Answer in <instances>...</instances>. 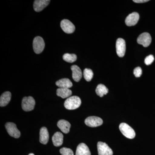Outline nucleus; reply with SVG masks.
I'll list each match as a JSON object with an SVG mask.
<instances>
[{"instance_id":"18","label":"nucleus","mask_w":155,"mask_h":155,"mask_svg":"<svg viewBox=\"0 0 155 155\" xmlns=\"http://www.w3.org/2000/svg\"><path fill=\"white\" fill-rule=\"evenodd\" d=\"M64 140V135L60 132H56L52 137L53 144L55 147L62 145Z\"/></svg>"},{"instance_id":"11","label":"nucleus","mask_w":155,"mask_h":155,"mask_svg":"<svg viewBox=\"0 0 155 155\" xmlns=\"http://www.w3.org/2000/svg\"><path fill=\"white\" fill-rule=\"evenodd\" d=\"M139 18V14L137 12H133L126 17L125 24L128 26H134L137 24Z\"/></svg>"},{"instance_id":"24","label":"nucleus","mask_w":155,"mask_h":155,"mask_svg":"<svg viewBox=\"0 0 155 155\" xmlns=\"http://www.w3.org/2000/svg\"><path fill=\"white\" fill-rule=\"evenodd\" d=\"M60 152L62 155H74L72 150L68 148H62L60 150Z\"/></svg>"},{"instance_id":"4","label":"nucleus","mask_w":155,"mask_h":155,"mask_svg":"<svg viewBox=\"0 0 155 155\" xmlns=\"http://www.w3.org/2000/svg\"><path fill=\"white\" fill-rule=\"evenodd\" d=\"M45 43L43 39L40 36H37L33 41L34 51L36 54L41 53L44 49Z\"/></svg>"},{"instance_id":"15","label":"nucleus","mask_w":155,"mask_h":155,"mask_svg":"<svg viewBox=\"0 0 155 155\" xmlns=\"http://www.w3.org/2000/svg\"><path fill=\"white\" fill-rule=\"evenodd\" d=\"M49 138L48 131L46 127H42L40 131L39 141L42 144H46Z\"/></svg>"},{"instance_id":"10","label":"nucleus","mask_w":155,"mask_h":155,"mask_svg":"<svg viewBox=\"0 0 155 155\" xmlns=\"http://www.w3.org/2000/svg\"><path fill=\"white\" fill-rule=\"evenodd\" d=\"M61 28L65 33L71 34L75 31V26L72 22L67 19H63L61 23Z\"/></svg>"},{"instance_id":"19","label":"nucleus","mask_w":155,"mask_h":155,"mask_svg":"<svg viewBox=\"0 0 155 155\" xmlns=\"http://www.w3.org/2000/svg\"><path fill=\"white\" fill-rule=\"evenodd\" d=\"M57 86L60 88H69L72 86V83L71 81L67 78H63L58 81L56 82Z\"/></svg>"},{"instance_id":"21","label":"nucleus","mask_w":155,"mask_h":155,"mask_svg":"<svg viewBox=\"0 0 155 155\" xmlns=\"http://www.w3.org/2000/svg\"><path fill=\"white\" fill-rule=\"evenodd\" d=\"M108 92V89L103 84H98L96 89V93L100 97H103L104 95L107 94Z\"/></svg>"},{"instance_id":"3","label":"nucleus","mask_w":155,"mask_h":155,"mask_svg":"<svg viewBox=\"0 0 155 155\" xmlns=\"http://www.w3.org/2000/svg\"><path fill=\"white\" fill-rule=\"evenodd\" d=\"M35 102L32 97H24L22 100V110L26 112L32 110L34 109Z\"/></svg>"},{"instance_id":"25","label":"nucleus","mask_w":155,"mask_h":155,"mask_svg":"<svg viewBox=\"0 0 155 155\" xmlns=\"http://www.w3.org/2000/svg\"><path fill=\"white\" fill-rule=\"evenodd\" d=\"M154 60V58L153 55H150L145 59L144 63L147 65H150L152 64Z\"/></svg>"},{"instance_id":"12","label":"nucleus","mask_w":155,"mask_h":155,"mask_svg":"<svg viewBox=\"0 0 155 155\" xmlns=\"http://www.w3.org/2000/svg\"><path fill=\"white\" fill-rule=\"evenodd\" d=\"M51 1L50 0H35L34 3V9L36 12H40L47 7Z\"/></svg>"},{"instance_id":"8","label":"nucleus","mask_w":155,"mask_h":155,"mask_svg":"<svg viewBox=\"0 0 155 155\" xmlns=\"http://www.w3.org/2000/svg\"><path fill=\"white\" fill-rule=\"evenodd\" d=\"M152 38L148 32L142 33L137 39V42L140 45H142L144 47H147L151 43Z\"/></svg>"},{"instance_id":"14","label":"nucleus","mask_w":155,"mask_h":155,"mask_svg":"<svg viewBox=\"0 0 155 155\" xmlns=\"http://www.w3.org/2000/svg\"><path fill=\"white\" fill-rule=\"evenodd\" d=\"M75 155H91L88 147L85 143H81L78 146Z\"/></svg>"},{"instance_id":"13","label":"nucleus","mask_w":155,"mask_h":155,"mask_svg":"<svg viewBox=\"0 0 155 155\" xmlns=\"http://www.w3.org/2000/svg\"><path fill=\"white\" fill-rule=\"evenodd\" d=\"M72 71V77L73 80L76 82L80 81L82 76L81 69L78 66L73 65L71 67Z\"/></svg>"},{"instance_id":"27","label":"nucleus","mask_w":155,"mask_h":155,"mask_svg":"<svg viewBox=\"0 0 155 155\" xmlns=\"http://www.w3.org/2000/svg\"><path fill=\"white\" fill-rule=\"evenodd\" d=\"M148 0H134L133 2L137 3H143L149 2Z\"/></svg>"},{"instance_id":"1","label":"nucleus","mask_w":155,"mask_h":155,"mask_svg":"<svg viewBox=\"0 0 155 155\" xmlns=\"http://www.w3.org/2000/svg\"><path fill=\"white\" fill-rule=\"evenodd\" d=\"M81 104L80 98L76 96H74L69 97L65 101L64 107L67 110H74L79 107Z\"/></svg>"},{"instance_id":"22","label":"nucleus","mask_w":155,"mask_h":155,"mask_svg":"<svg viewBox=\"0 0 155 155\" xmlns=\"http://www.w3.org/2000/svg\"><path fill=\"white\" fill-rule=\"evenodd\" d=\"M64 61L68 63H72L77 60V56L75 54H70L67 53L64 55L63 57Z\"/></svg>"},{"instance_id":"20","label":"nucleus","mask_w":155,"mask_h":155,"mask_svg":"<svg viewBox=\"0 0 155 155\" xmlns=\"http://www.w3.org/2000/svg\"><path fill=\"white\" fill-rule=\"evenodd\" d=\"M72 94V91L69 88H59L57 90V95L63 99L69 97Z\"/></svg>"},{"instance_id":"6","label":"nucleus","mask_w":155,"mask_h":155,"mask_svg":"<svg viewBox=\"0 0 155 155\" xmlns=\"http://www.w3.org/2000/svg\"><path fill=\"white\" fill-rule=\"evenodd\" d=\"M84 123L89 127H97L102 125L103 121L100 117L94 116H89L85 119Z\"/></svg>"},{"instance_id":"26","label":"nucleus","mask_w":155,"mask_h":155,"mask_svg":"<svg viewBox=\"0 0 155 155\" xmlns=\"http://www.w3.org/2000/svg\"><path fill=\"white\" fill-rule=\"evenodd\" d=\"M142 73V70L141 68L140 67L135 68L134 70V74L136 77L139 78L140 77Z\"/></svg>"},{"instance_id":"17","label":"nucleus","mask_w":155,"mask_h":155,"mask_svg":"<svg viewBox=\"0 0 155 155\" xmlns=\"http://www.w3.org/2000/svg\"><path fill=\"white\" fill-rule=\"evenodd\" d=\"M11 94L10 92L6 91L3 93L0 97V106L1 107H5L11 100Z\"/></svg>"},{"instance_id":"28","label":"nucleus","mask_w":155,"mask_h":155,"mask_svg":"<svg viewBox=\"0 0 155 155\" xmlns=\"http://www.w3.org/2000/svg\"><path fill=\"white\" fill-rule=\"evenodd\" d=\"M28 155H35L33 153H30V154H28Z\"/></svg>"},{"instance_id":"16","label":"nucleus","mask_w":155,"mask_h":155,"mask_svg":"<svg viewBox=\"0 0 155 155\" xmlns=\"http://www.w3.org/2000/svg\"><path fill=\"white\" fill-rule=\"evenodd\" d=\"M58 126L62 132L65 134L69 133L70 130V127H71V124L67 120L62 119L58 121Z\"/></svg>"},{"instance_id":"5","label":"nucleus","mask_w":155,"mask_h":155,"mask_svg":"<svg viewBox=\"0 0 155 155\" xmlns=\"http://www.w3.org/2000/svg\"><path fill=\"white\" fill-rule=\"evenodd\" d=\"M5 127L8 133L11 136L16 138L20 137V132L17 129L16 124L13 122H7Z\"/></svg>"},{"instance_id":"23","label":"nucleus","mask_w":155,"mask_h":155,"mask_svg":"<svg viewBox=\"0 0 155 155\" xmlns=\"http://www.w3.org/2000/svg\"><path fill=\"white\" fill-rule=\"evenodd\" d=\"M83 75L86 81H90L93 77L94 73L91 69L86 68L84 70Z\"/></svg>"},{"instance_id":"7","label":"nucleus","mask_w":155,"mask_h":155,"mask_svg":"<svg viewBox=\"0 0 155 155\" xmlns=\"http://www.w3.org/2000/svg\"><path fill=\"white\" fill-rule=\"evenodd\" d=\"M97 147L99 155H113V150L105 143L98 142Z\"/></svg>"},{"instance_id":"9","label":"nucleus","mask_w":155,"mask_h":155,"mask_svg":"<svg viewBox=\"0 0 155 155\" xmlns=\"http://www.w3.org/2000/svg\"><path fill=\"white\" fill-rule=\"evenodd\" d=\"M116 50L119 57L122 58L125 55L126 51V44L123 39L119 38L116 41Z\"/></svg>"},{"instance_id":"2","label":"nucleus","mask_w":155,"mask_h":155,"mask_svg":"<svg viewBox=\"0 0 155 155\" xmlns=\"http://www.w3.org/2000/svg\"><path fill=\"white\" fill-rule=\"evenodd\" d=\"M119 130L123 135L129 139H133L135 137L134 130L129 125L125 123H122L119 126Z\"/></svg>"}]
</instances>
